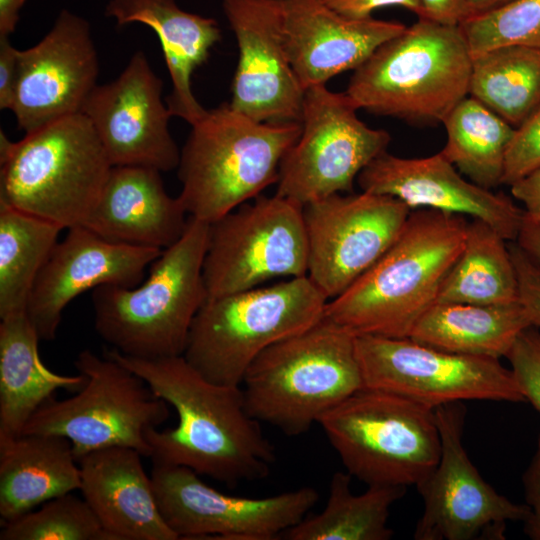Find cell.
<instances>
[{"label":"cell","instance_id":"obj_1","mask_svg":"<svg viewBox=\"0 0 540 540\" xmlns=\"http://www.w3.org/2000/svg\"><path fill=\"white\" fill-rule=\"evenodd\" d=\"M104 354L176 411L174 427L148 433L153 464L184 466L227 485L269 475L275 449L247 411L241 386L208 380L183 355L137 358L113 348Z\"/></svg>","mask_w":540,"mask_h":540},{"label":"cell","instance_id":"obj_2","mask_svg":"<svg viewBox=\"0 0 540 540\" xmlns=\"http://www.w3.org/2000/svg\"><path fill=\"white\" fill-rule=\"evenodd\" d=\"M466 216L416 209L396 241L347 290L327 302L324 317L355 336L409 338L436 302L466 237Z\"/></svg>","mask_w":540,"mask_h":540},{"label":"cell","instance_id":"obj_3","mask_svg":"<svg viewBox=\"0 0 540 540\" xmlns=\"http://www.w3.org/2000/svg\"><path fill=\"white\" fill-rule=\"evenodd\" d=\"M208 229L189 216L182 237L150 265L144 282L92 291L95 329L113 349L137 358L184 354L193 320L207 299Z\"/></svg>","mask_w":540,"mask_h":540},{"label":"cell","instance_id":"obj_4","mask_svg":"<svg viewBox=\"0 0 540 540\" xmlns=\"http://www.w3.org/2000/svg\"><path fill=\"white\" fill-rule=\"evenodd\" d=\"M355 338L323 316L265 349L241 383L249 414L288 436L306 433L364 387Z\"/></svg>","mask_w":540,"mask_h":540},{"label":"cell","instance_id":"obj_5","mask_svg":"<svg viewBox=\"0 0 540 540\" xmlns=\"http://www.w3.org/2000/svg\"><path fill=\"white\" fill-rule=\"evenodd\" d=\"M471 69L459 25L418 18L354 70L345 93L358 109L432 125L467 97Z\"/></svg>","mask_w":540,"mask_h":540},{"label":"cell","instance_id":"obj_6","mask_svg":"<svg viewBox=\"0 0 540 540\" xmlns=\"http://www.w3.org/2000/svg\"><path fill=\"white\" fill-rule=\"evenodd\" d=\"M301 130V122H259L229 103L207 110L180 150L178 198L187 214L211 224L276 184Z\"/></svg>","mask_w":540,"mask_h":540},{"label":"cell","instance_id":"obj_7","mask_svg":"<svg viewBox=\"0 0 540 540\" xmlns=\"http://www.w3.org/2000/svg\"><path fill=\"white\" fill-rule=\"evenodd\" d=\"M0 204L63 229L84 226L113 167L89 120L73 114L12 142L0 132Z\"/></svg>","mask_w":540,"mask_h":540},{"label":"cell","instance_id":"obj_8","mask_svg":"<svg viewBox=\"0 0 540 540\" xmlns=\"http://www.w3.org/2000/svg\"><path fill=\"white\" fill-rule=\"evenodd\" d=\"M327 302L308 276L207 298L183 356L208 380L240 386L261 352L317 323Z\"/></svg>","mask_w":540,"mask_h":540},{"label":"cell","instance_id":"obj_9","mask_svg":"<svg viewBox=\"0 0 540 540\" xmlns=\"http://www.w3.org/2000/svg\"><path fill=\"white\" fill-rule=\"evenodd\" d=\"M318 424L346 471L368 486H417L440 459L434 410L394 393L363 387Z\"/></svg>","mask_w":540,"mask_h":540},{"label":"cell","instance_id":"obj_10","mask_svg":"<svg viewBox=\"0 0 540 540\" xmlns=\"http://www.w3.org/2000/svg\"><path fill=\"white\" fill-rule=\"evenodd\" d=\"M75 367L86 377L75 395L44 403L30 418L22 434H53L72 443L79 461L93 451L129 447L143 457L151 455L147 440L169 415V404L147 383L116 359L85 349Z\"/></svg>","mask_w":540,"mask_h":540},{"label":"cell","instance_id":"obj_11","mask_svg":"<svg viewBox=\"0 0 540 540\" xmlns=\"http://www.w3.org/2000/svg\"><path fill=\"white\" fill-rule=\"evenodd\" d=\"M303 206L259 195L209 224L203 263L207 298L249 290L278 278L307 276Z\"/></svg>","mask_w":540,"mask_h":540},{"label":"cell","instance_id":"obj_12","mask_svg":"<svg viewBox=\"0 0 540 540\" xmlns=\"http://www.w3.org/2000/svg\"><path fill=\"white\" fill-rule=\"evenodd\" d=\"M345 93L325 84L305 91L298 140L284 155L276 194L301 206L338 193H352L360 172L387 151L390 134L372 129Z\"/></svg>","mask_w":540,"mask_h":540},{"label":"cell","instance_id":"obj_13","mask_svg":"<svg viewBox=\"0 0 540 540\" xmlns=\"http://www.w3.org/2000/svg\"><path fill=\"white\" fill-rule=\"evenodd\" d=\"M355 346L364 387L433 410L467 400L525 402L500 359L449 353L410 338L359 335Z\"/></svg>","mask_w":540,"mask_h":540},{"label":"cell","instance_id":"obj_14","mask_svg":"<svg viewBox=\"0 0 540 540\" xmlns=\"http://www.w3.org/2000/svg\"><path fill=\"white\" fill-rule=\"evenodd\" d=\"M184 466L153 464L161 514L179 539L273 540L303 520L319 500L310 486L264 498L222 493Z\"/></svg>","mask_w":540,"mask_h":540},{"label":"cell","instance_id":"obj_15","mask_svg":"<svg viewBox=\"0 0 540 540\" xmlns=\"http://www.w3.org/2000/svg\"><path fill=\"white\" fill-rule=\"evenodd\" d=\"M434 412L441 454L435 469L416 486L424 509L414 539H505L507 522H524L529 507L499 494L469 459L462 442L466 417L463 402L438 406Z\"/></svg>","mask_w":540,"mask_h":540},{"label":"cell","instance_id":"obj_16","mask_svg":"<svg viewBox=\"0 0 540 540\" xmlns=\"http://www.w3.org/2000/svg\"><path fill=\"white\" fill-rule=\"evenodd\" d=\"M411 211L397 198L366 191L304 205L307 276L328 301L336 298L392 246Z\"/></svg>","mask_w":540,"mask_h":540},{"label":"cell","instance_id":"obj_17","mask_svg":"<svg viewBox=\"0 0 540 540\" xmlns=\"http://www.w3.org/2000/svg\"><path fill=\"white\" fill-rule=\"evenodd\" d=\"M162 80L137 51L113 81L96 85L81 112L94 128L112 166H142L160 172L178 167L180 150L170 134L172 117Z\"/></svg>","mask_w":540,"mask_h":540},{"label":"cell","instance_id":"obj_18","mask_svg":"<svg viewBox=\"0 0 540 540\" xmlns=\"http://www.w3.org/2000/svg\"><path fill=\"white\" fill-rule=\"evenodd\" d=\"M99 62L86 20L62 11L36 45L18 52L11 111L25 133L81 112L97 85Z\"/></svg>","mask_w":540,"mask_h":540},{"label":"cell","instance_id":"obj_19","mask_svg":"<svg viewBox=\"0 0 540 540\" xmlns=\"http://www.w3.org/2000/svg\"><path fill=\"white\" fill-rule=\"evenodd\" d=\"M239 56L229 105L266 123L301 122L305 89L289 61L278 0H223Z\"/></svg>","mask_w":540,"mask_h":540},{"label":"cell","instance_id":"obj_20","mask_svg":"<svg viewBox=\"0 0 540 540\" xmlns=\"http://www.w3.org/2000/svg\"><path fill=\"white\" fill-rule=\"evenodd\" d=\"M162 251L110 242L84 226L67 229L38 274L26 308L40 340L55 338L64 309L83 292L139 285Z\"/></svg>","mask_w":540,"mask_h":540},{"label":"cell","instance_id":"obj_21","mask_svg":"<svg viewBox=\"0 0 540 540\" xmlns=\"http://www.w3.org/2000/svg\"><path fill=\"white\" fill-rule=\"evenodd\" d=\"M441 152L424 158L378 155L358 175L361 191L399 199L411 210L433 209L470 216L505 240L517 238L524 210L511 197L463 178Z\"/></svg>","mask_w":540,"mask_h":540},{"label":"cell","instance_id":"obj_22","mask_svg":"<svg viewBox=\"0 0 540 540\" xmlns=\"http://www.w3.org/2000/svg\"><path fill=\"white\" fill-rule=\"evenodd\" d=\"M284 46L304 89L355 70L384 42L404 31L396 21L351 19L324 0H278Z\"/></svg>","mask_w":540,"mask_h":540},{"label":"cell","instance_id":"obj_23","mask_svg":"<svg viewBox=\"0 0 540 540\" xmlns=\"http://www.w3.org/2000/svg\"><path fill=\"white\" fill-rule=\"evenodd\" d=\"M143 455L109 447L79 459L84 500L113 540H178L164 520Z\"/></svg>","mask_w":540,"mask_h":540},{"label":"cell","instance_id":"obj_24","mask_svg":"<svg viewBox=\"0 0 540 540\" xmlns=\"http://www.w3.org/2000/svg\"><path fill=\"white\" fill-rule=\"evenodd\" d=\"M160 171L113 166L84 227L114 243L164 250L184 234L189 218Z\"/></svg>","mask_w":540,"mask_h":540},{"label":"cell","instance_id":"obj_25","mask_svg":"<svg viewBox=\"0 0 540 540\" xmlns=\"http://www.w3.org/2000/svg\"><path fill=\"white\" fill-rule=\"evenodd\" d=\"M106 15L119 26L142 23L156 33L172 83L166 105L172 116L197 122L207 109L194 96L191 78L221 40L215 19L186 12L175 0H111Z\"/></svg>","mask_w":540,"mask_h":540},{"label":"cell","instance_id":"obj_26","mask_svg":"<svg viewBox=\"0 0 540 540\" xmlns=\"http://www.w3.org/2000/svg\"><path fill=\"white\" fill-rule=\"evenodd\" d=\"M80 486L79 462L67 438L53 434L0 438L2 524Z\"/></svg>","mask_w":540,"mask_h":540},{"label":"cell","instance_id":"obj_27","mask_svg":"<svg viewBox=\"0 0 540 540\" xmlns=\"http://www.w3.org/2000/svg\"><path fill=\"white\" fill-rule=\"evenodd\" d=\"M40 338L26 312L0 323V438L22 434L34 413L59 389L77 392L86 377L61 375L42 362Z\"/></svg>","mask_w":540,"mask_h":540},{"label":"cell","instance_id":"obj_28","mask_svg":"<svg viewBox=\"0 0 540 540\" xmlns=\"http://www.w3.org/2000/svg\"><path fill=\"white\" fill-rule=\"evenodd\" d=\"M531 325L521 301L506 305L435 302L409 338L449 353L500 359Z\"/></svg>","mask_w":540,"mask_h":540},{"label":"cell","instance_id":"obj_29","mask_svg":"<svg viewBox=\"0 0 540 540\" xmlns=\"http://www.w3.org/2000/svg\"><path fill=\"white\" fill-rule=\"evenodd\" d=\"M518 301V278L507 240L486 222L472 219L436 302L506 305Z\"/></svg>","mask_w":540,"mask_h":540},{"label":"cell","instance_id":"obj_30","mask_svg":"<svg viewBox=\"0 0 540 540\" xmlns=\"http://www.w3.org/2000/svg\"><path fill=\"white\" fill-rule=\"evenodd\" d=\"M351 478L348 472H335L324 509L307 515L283 536L289 540L391 539L390 508L404 496L407 487L369 485L365 492L354 494Z\"/></svg>","mask_w":540,"mask_h":540},{"label":"cell","instance_id":"obj_31","mask_svg":"<svg viewBox=\"0 0 540 540\" xmlns=\"http://www.w3.org/2000/svg\"><path fill=\"white\" fill-rule=\"evenodd\" d=\"M469 94L517 128L540 106V49L507 45L472 55Z\"/></svg>","mask_w":540,"mask_h":540},{"label":"cell","instance_id":"obj_32","mask_svg":"<svg viewBox=\"0 0 540 540\" xmlns=\"http://www.w3.org/2000/svg\"><path fill=\"white\" fill-rule=\"evenodd\" d=\"M447 140L440 151L473 183L492 190L502 184L515 127L473 97H465L442 122Z\"/></svg>","mask_w":540,"mask_h":540},{"label":"cell","instance_id":"obj_33","mask_svg":"<svg viewBox=\"0 0 540 540\" xmlns=\"http://www.w3.org/2000/svg\"><path fill=\"white\" fill-rule=\"evenodd\" d=\"M61 230L53 222L0 204V319L26 312Z\"/></svg>","mask_w":540,"mask_h":540},{"label":"cell","instance_id":"obj_34","mask_svg":"<svg viewBox=\"0 0 540 540\" xmlns=\"http://www.w3.org/2000/svg\"><path fill=\"white\" fill-rule=\"evenodd\" d=\"M0 540H113L84 500L72 492L2 524Z\"/></svg>","mask_w":540,"mask_h":540},{"label":"cell","instance_id":"obj_35","mask_svg":"<svg viewBox=\"0 0 540 540\" xmlns=\"http://www.w3.org/2000/svg\"><path fill=\"white\" fill-rule=\"evenodd\" d=\"M459 27L472 55L507 45L540 49V0H515L497 10L467 18Z\"/></svg>","mask_w":540,"mask_h":540},{"label":"cell","instance_id":"obj_36","mask_svg":"<svg viewBox=\"0 0 540 540\" xmlns=\"http://www.w3.org/2000/svg\"><path fill=\"white\" fill-rule=\"evenodd\" d=\"M506 358L525 401L540 414V329L523 330Z\"/></svg>","mask_w":540,"mask_h":540},{"label":"cell","instance_id":"obj_37","mask_svg":"<svg viewBox=\"0 0 540 540\" xmlns=\"http://www.w3.org/2000/svg\"><path fill=\"white\" fill-rule=\"evenodd\" d=\"M540 166V106L517 128L509 144L502 184L511 186Z\"/></svg>","mask_w":540,"mask_h":540},{"label":"cell","instance_id":"obj_38","mask_svg":"<svg viewBox=\"0 0 540 540\" xmlns=\"http://www.w3.org/2000/svg\"><path fill=\"white\" fill-rule=\"evenodd\" d=\"M516 269L519 297L533 326L540 329V267L515 243L509 244Z\"/></svg>","mask_w":540,"mask_h":540},{"label":"cell","instance_id":"obj_39","mask_svg":"<svg viewBox=\"0 0 540 540\" xmlns=\"http://www.w3.org/2000/svg\"><path fill=\"white\" fill-rule=\"evenodd\" d=\"M525 501L529 515L524 523V533L532 540H540V432L535 453L523 474Z\"/></svg>","mask_w":540,"mask_h":540},{"label":"cell","instance_id":"obj_40","mask_svg":"<svg viewBox=\"0 0 540 540\" xmlns=\"http://www.w3.org/2000/svg\"><path fill=\"white\" fill-rule=\"evenodd\" d=\"M338 14L351 19L370 18L371 13L380 7L401 6L418 18H424L421 0H324Z\"/></svg>","mask_w":540,"mask_h":540},{"label":"cell","instance_id":"obj_41","mask_svg":"<svg viewBox=\"0 0 540 540\" xmlns=\"http://www.w3.org/2000/svg\"><path fill=\"white\" fill-rule=\"evenodd\" d=\"M18 52L9 37L0 36V109L11 110L18 72Z\"/></svg>","mask_w":540,"mask_h":540},{"label":"cell","instance_id":"obj_42","mask_svg":"<svg viewBox=\"0 0 540 540\" xmlns=\"http://www.w3.org/2000/svg\"><path fill=\"white\" fill-rule=\"evenodd\" d=\"M511 195L523 205L524 213L540 218V166L512 184Z\"/></svg>","mask_w":540,"mask_h":540},{"label":"cell","instance_id":"obj_43","mask_svg":"<svg viewBox=\"0 0 540 540\" xmlns=\"http://www.w3.org/2000/svg\"><path fill=\"white\" fill-rule=\"evenodd\" d=\"M424 18L445 24L459 25L465 18L464 0H421Z\"/></svg>","mask_w":540,"mask_h":540},{"label":"cell","instance_id":"obj_44","mask_svg":"<svg viewBox=\"0 0 540 540\" xmlns=\"http://www.w3.org/2000/svg\"><path fill=\"white\" fill-rule=\"evenodd\" d=\"M514 242L540 267V218L530 217L524 213Z\"/></svg>","mask_w":540,"mask_h":540},{"label":"cell","instance_id":"obj_45","mask_svg":"<svg viewBox=\"0 0 540 540\" xmlns=\"http://www.w3.org/2000/svg\"><path fill=\"white\" fill-rule=\"evenodd\" d=\"M26 0H0V36L9 37L19 20V11Z\"/></svg>","mask_w":540,"mask_h":540},{"label":"cell","instance_id":"obj_46","mask_svg":"<svg viewBox=\"0 0 540 540\" xmlns=\"http://www.w3.org/2000/svg\"><path fill=\"white\" fill-rule=\"evenodd\" d=\"M515 0H464L465 19L504 7Z\"/></svg>","mask_w":540,"mask_h":540}]
</instances>
